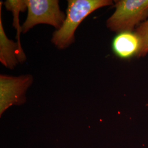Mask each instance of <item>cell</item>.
I'll list each match as a JSON object with an SVG mask.
<instances>
[{
	"label": "cell",
	"mask_w": 148,
	"mask_h": 148,
	"mask_svg": "<svg viewBox=\"0 0 148 148\" xmlns=\"http://www.w3.org/2000/svg\"><path fill=\"white\" fill-rule=\"evenodd\" d=\"M113 5L111 0H69L66 18L62 27L53 32L51 42L59 49L75 42V32L85 18L95 11Z\"/></svg>",
	"instance_id": "cell-1"
},
{
	"label": "cell",
	"mask_w": 148,
	"mask_h": 148,
	"mask_svg": "<svg viewBox=\"0 0 148 148\" xmlns=\"http://www.w3.org/2000/svg\"><path fill=\"white\" fill-rule=\"evenodd\" d=\"M139 47V39L132 32L119 34L112 42L113 51L121 58H128L134 54L136 55Z\"/></svg>",
	"instance_id": "cell-6"
},
{
	"label": "cell",
	"mask_w": 148,
	"mask_h": 148,
	"mask_svg": "<svg viewBox=\"0 0 148 148\" xmlns=\"http://www.w3.org/2000/svg\"><path fill=\"white\" fill-rule=\"evenodd\" d=\"M6 9L11 11L13 15V25L16 31V42L21 51H23L21 43V34L22 32L21 27L19 23V13L23 12L27 9L26 0H7L4 3Z\"/></svg>",
	"instance_id": "cell-7"
},
{
	"label": "cell",
	"mask_w": 148,
	"mask_h": 148,
	"mask_svg": "<svg viewBox=\"0 0 148 148\" xmlns=\"http://www.w3.org/2000/svg\"><path fill=\"white\" fill-rule=\"evenodd\" d=\"M33 76L22 75H0V116L11 106H21L26 101V92L32 84Z\"/></svg>",
	"instance_id": "cell-4"
},
{
	"label": "cell",
	"mask_w": 148,
	"mask_h": 148,
	"mask_svg": "<svg viewBox=\"0 0 148 148\" xmlns=\"http://www.w3.org/2000/svg\"><path fill=\"white\" fill-rule=\"evenodd\" d=\"M115 11L106 21L111 32H132L148 16V0L115 1ZM143 23V22H142Z\"/></svg>",
	"instance_id": "cell-2"
},
{
	"label": "cell",
	"mask_w": 148,
	"mask_h": 148,
	"mask_svg": "<svg viewBox=\"0 0 148 148\" xmlns=\"http://www.w3.org/2000/svg\"><path fill=\"white\" fill-rule=\"evenodd\" d=\"M0 2V62L8 69L13 70L19 63L25 62L27 57L24 51H21L16 42L8 38L5 34L2 23Z\"/></svg>",
	"instance_id": "cell-5"
},
{
	"label": "cell",
	"mask_w": 148,
	"mask_h": 148,
	"mask_svg": "<svg viewBox=\"0 0 148 148\" xmlns=\"http://www.w3.org/2000/svg\"><path fill=\"white\" fill-rule=\"evenodd\" d=\"M139 41V47L136 56L143 57L148 54V19L136 28L134 32Z\"/></svg>",
	"instance_id": "cell-8"
},
{
	"label": "cell",
	"mask_w": 148,
	"mask_h": 148,
	"mask_svg": "<svg viewBox=\"0 0 148 148\" xmlns=\"http://www.w3.org/2000/svg\"><path fill=\"white\" fill-rule=\"evenodd\" d=\"M27 16L21 26L22 32L27 33L38 24H48L60 29L66 18L60 10L58 0H26Z\"/></svg>",
	"instance_id": "cell-3"
}]
</instances>
